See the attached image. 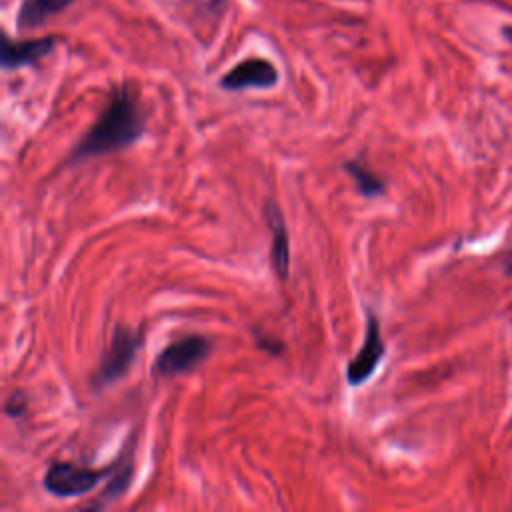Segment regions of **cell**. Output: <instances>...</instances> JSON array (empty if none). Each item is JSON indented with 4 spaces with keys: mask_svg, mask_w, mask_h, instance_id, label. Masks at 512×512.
I'll use <instances>...</instances> for the list:
<instances>
[{
    "mask_svg": "<svg viewBox=\"0 0 512 512\" xmlns=\"http://www.w3.org/2000/svg\"><path fill=\"white\" fill-rule=\"evenodd\" d=\"M144 130L146 114L134 88L128 82L114 86L96 122L72 148L70 162H84L94 156L128 148L142 138Z\"/></svg>",
    "mask_w": 512,
    "mask_h": 512,
    "instance_id": "obj_1",
    "label": "cell"
},
{
    "mask_svg": "<svg viewBox=\"0 0 512 512\" xmlns=\"http://www.w3.org/2000/svg\"><path fill=\"white\" fill-rule=\"evenodd\" d=\"M140 344H142V334L138 330H130L120 324L114 326L110 344L102 352V358L98 362L96 372L90 378V384L94 388H104L116 382L118 378H122L130 368Z\"/></svg>",
    "mask_w": 512,
    "mask_h": 512,
    "instance_id": "obj_2",
    "label": "cell"
},
{
    "mask_svg": "<svg viewBox=\"0 0 512 512\" xmlns=\"http://www.w3.org/2000/svg\"><path fill=\"white\" fill-rule=\"evenodd\" d=\"M116 462L104 468L76 466L72 462H54L44 474V488L58 498H72L90 492L100 480L114 472Z\"/></svg>",
    "mask_w": 512,
    "mask_h": 512,
    "instance_id": "obj_3",
    "label": "cell"
},
{
    "mask_svg": "<svg viewBox=\"0 0 512 512\" xmlns=\"http://www.w3.org/2000/svg\"><path fill=\"white\" fill-rule=\"evenodd\" d=\"M210 354V340L198 334L168 344L154 360L152 372L158 378H172L194 370Z\"/></svg>",
    "mask_w": 512,
    "mask_h": 512,
    "instance_id": "obj_4",
    "label": "cell"
},
{
    "mask_svg": "<svg viewBox=\"0 0 512 512\" xmlns=\"http://www.w3.org/2000/svg\"><path fill=\"white\" fill-rule=\"evenodd\" d=\"M384 342L380 336V322L378 318L368 312L366 318V332H364V342L358 350V354L348 362L346 366V380L350 386H360L366 382L374 370L378 368L380 360L384 358Z\"/></svg>",
    "mask_w": 512,
    "mask_h": 512,
    "instance_id": "obj_5",
    "label": "cell"
},
{
    "mask_svg": "<svg viewBox=\"0 0 512 512\" xmlns=\"http://www.w3.org/2000/svg\"><path fill=\"white\" fill-rule=\"evenodd\" d=\"M278 82L276 66L266 58H246L232 66L222 78L220 86L230 92L248 88H272Z\"/></svg>",
    "mask_w": 512,
    "mask_h": 512,
    "instance_id": "obj_6",
    "label": "cell"
},
{
    "mask_svg": "<svg viewBox=\"0 0 512 512\" xmlns=\"http://www.w3.org/2000/svg\"><path fill=\"white\" fill-rule=\"evenodd\" d=\"M58 38L56 36H42V38H32V40H10L8 36L2 38V52H0V64L4 70H14L22 66H30L46 58Z\"/></svg>",
    "mask_w": 512,
    "mask_h": 512,
    "instance_id": "obj_7",
    "label": "cell"
},
{
    "mask_svg": "<svg viewBox=\"0 0 512 512\" xmlns=\"http://www.w3.org/2000/svg\"><path fill=\"white\" fill-rule=\"evenodd\" d=\"M266 222L272 232V244H270V262L274 266V272L280 280L288 278L290 270V242H288V230L282 218L280 208L274 202H266L264 208Z\"/></svg>",
    "mask_w": 512,
    "mask_h": 512,
    "instance_id": "obj_8",
    "label": "cell"
},
{
    "mask_svg": "<svg viewBox=\"0 0 512 512\" xmlns=\"http://www.w3.org/2000/svg\"><path fill=\"white\" fill-rule=\"evenodd\" d=\"M74 2L76 0H22L18 16H16L18 30L38 28L48 18L64 12Z\"/></svg>",
    "mask_w": 512,
    "mask_h": 512,
    "instance_id": "obj_9",
    "label": "cell"
},
{
    "mask_svg": "<svg viewBox=\"0 0 512 512\" xmlns=\"http://www.w3.org/2000/svg\"><path fill=\"white\" fill-rule=\"evenodd\" d=\"M132 474H134V462H132V460L120 464V468H118V464H116L114 476L110 478V482L106 484V488H104V490L100 492V496H98L94 502H90L86 508H94V510H96V508H104V506H108L112 500L120 498V496L126 492V488L130 486Z\"/></svg>",
    "mask_w": 512,
    "mask_h": 512,
    "instance_id": "obj_10",
    "label": "cell"
},
{
    "mask_svg": "<svg viewBox=\"0 0 512 512\" xmlns=\"http://www.w3.org/2000/svg\"><path fill=\"white\" fill-rule=\"evenodd\" d=\"M344 170L350 174V178L356 182V188L362 196H368V198H374V196H380L384 194V180H380L372 170H368L364 164L352 160V162H346L344 164Z\"/></svg>",
    "mask_w": 512,
    "mask_h": 512,
    "instance_id": "obj_11",
    "label": "cell"
},
{
    "mask_svg": "<svg viewBox=\"0 0 512 512\" xmlns=\"http://www.w3.org/2000/svg\"><path fill=\"white\" fill-rule=\"evenodd\" d=\"M26 408H28V402H26V396H24L22 392L10 394L8 400H6V404H4V412H6L8 416H12V418L22 416V414L26 412Z\"/></svg>",
    "mask_w": 512,
    "mask_h": 512,
    "instance_id": "obj_12",
    "label": "cell"
},
{
    "mask_svg": "<svg viewBox=\"0 0 512 512\" xmlns=\"http://www.w3.org/2000/svg\"><path fill=\"white\" fill-rule=\"evenodd\" d=\"M256 342H258V346H260L262 350H266V352H270V354H280V350H282V344L276 342L272 336H266V334H258V336H256Z\"/></svg>",
    "mask_w": 512,
    "mask_h": 512,
    "instance_id": "obj_13",
    "label": "cell"
},
{
    "mask_svg": "<svg viewBox=\"0 0 512 512\" xmlns=\"http://www.w3.org/2000/svg\"><path fill=\"white\" fill-rule=\"evenodd\" d=\"M502 268H504V274L512 278V252L504 256V264H502Z\"/></svg>",
    "mask_w": 512,
    "mask_h": 512,
    "instance_id": "obj_14",
    "label": "cell"
},
{
    "mask_svg": "<svg viewBox=\"0 0 512 512\" xmlns=\"http://www.w3.org/2000/svg\"><path fill=\"white\" fill-rule=\"evenodd\" d=\"M502 34L508 38V42H512V26H506V28L502 30Z\"/></svg>",
    "mask_w": 512,
    "mask_h": 512,
    "instance_id": "obj_15",
    "label": "cell"
}]
</instances>
